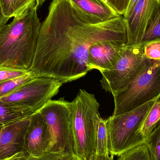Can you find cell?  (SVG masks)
<instances>
[{
    "instance_id": "obj_4",
    "label": "cell",
    "mask_w": 160,
    "mask_h": 160,
    "mask_svg": "<svg viewBox=\"0 0 160 160\" xmlns=\"http://www.w3.org/2000/svg\"><path fill=\"white\" fill-rule=\"evenodd\" d=\"M156 101H152L132 111L107 119L110 155L119 156L124 152L144 143L145 138L141 129L149 110Z\"/></svg>"
},
{
    "instance_id": "obj_16",
    "label": "cell",
    "mask_w": 160,
    "mask_h": 160,
    "mask_svg": "<svg viewBox=\"0 0 160 160\" xmlns=\"http://www.w3.org/2000/svg\"><path fill=\"white\" fill-rule=\"evenodd\" d=\"M97 155H111L109 151V136L106 119L99 118L96 132Z\"/></svg>"
},
{
    "instance_id": "obj_9",
    "label": "cell",
    "mask_w": 160,
    "mask_h": 160,
    "mask_svg": "<svg viewBox=\"0 0 160 160\" xmlns=\"http://www.w3.org/2000/svg\"><path fill=\"white\" fill-rule=\"evenodd\" d=\"M157 2V0H139L123 16L128 32L126 47L139 46Z\"/></svg>"
},
{
    "instance_id": "obj_24",
    "label": "cell",
    "mask_w": 160,
    "mask_h": 160,
    "mask_svg": "<svg viewBox=\"0 0 160 160\" xmlns=\"http://www.w3.org/2000/svg\"><path fill=\"white\" fill-rule=\"evenodd\" d=\"M119 16H123L127 11L130 0H104Z\"/></svg>"
},
{
    "instance_id": "obj_5",
    "label": "cell",
    "mask_w": 160,
    "mask_h": 160,
    "mask_svg": "<svg viewBox=\"0 0 160 160\" xmlns=\"http://www.w3.org/2000/svg\"><path fill=\"white\" fill-rule=\"evenodd\" d=\"M112 116L132 111L160 98V61H152L126 89L113 96Z\"/></svg>"
},
{
    "instance_id": "obj_30",
    "label": "cell",
    "mask_w": 160,
    "mask_h": 160,
    "mask_svg": "<svg viewBox=\"0 0 160 160\" xmlns=\"http://www.w3.org/2000/svg\"><path fill=\"white\" fill-rule=\"evenodd\" d=\"M9 19V18H4L3 19L2 21H0V31H1L2 28L5 24H6L7 22H8V21Z\"/></svg>"
},
{
    "instance_id": "obj_33",
    "label": "cell",
    "mask_w": 160,
    "mask_h": 160,
    "mask_svg": "<svg viewBox=\"0 0 160 160\" xmlns=\"http://www.w3.org/2000/svg\"><path fill=\"white\" fill-rule=\"evenodd\" d=\"M2 128H0V141H1V135H2Z\"/></svg>"
},
{
    "instance_id": "obj_11",
    "label": "cell",
    "mask_w": 160,
    "mask_h": 160,
    "mask_svg": "<svg viewBox=\"0 0 160 160\" xmlns=\"http://www.w3.org/2000/svg\"><path fill=\"white\" fill-rule=\"evenodd\" d=\"M76 15L86 24H96L120 17L104 0H68Z\"/></svg>"
},
{
    "instance_id": "obj_34",
    "label": "cell",
    "mask_w": 160,
    "mask_h": 160,
    "mask_svg": "<svg viewBox=\"0 0 160 160\" xmlns=\"http://www.w3.org/2000/svg\"><path fill=\"white\" fill-rule=\"evenodd\" d=\"M157 1L158 2H160V0H157Z\"/></svg>"
},
{
    "instance_id": "obj_14",
    "label": "cell",
    "mask_w": 160,
    "mask_h": 160,
    "mask_svg": "<svg viewBox=\"0 0 160 160\" xmlns=\"http://www.w3.org/2000/svg\"><path fill=\"white\" fill-rule=\"evenodd\" d=\"M28 108L13 105L0 100V128L33 114Z\"/></svg>"
},
{
    "instance_id": "obj_29",
    "label": "cell",
    "mask_w": 160,
    "mask_h": 160,
    "mask_svg": "<svg viewBox=\"0 0 160 160\" xmlns=\"http://www.w3.org/2000/svg\"><path fill=\"white\" fill-rule=\"evenodd\" d=\"M138 1H139V0H130L128 6V8H127V11H126L125 14L128 12L129 11L132 9V8L134 6V5L136 4V3ZM125 14H124V15H125Z\"/></svg>"
},
{
    "instance_id": "obj_35",
    "label": "cell",
    "mask_w": 160,
    "mask_h": 160,
    "mask_svg": "<svg viewBox=\"0 0 160 160\" xmlns=\"http://www.w3.org/2000/svg\"><path fill=\"white\" fill-rule=\"evenodd\" d=\"M47 1V0H45V1Z\"/></svg>"
},
{
    "instance_id": "obj_31",
    "label": "cell",
    "mask_w": 160,
    "mask_h": 160,
    "mask_svg": "<svg viewBox=\"0 0 160 160\" xmlns=\"http://www.w3.org/2000/svg\"><path fill=\"white\" fill-rule=\"evenodd\" d=\"M5 17H4L2 13V8H1V3H0V21H2L3 19Z\"/></svg>"
},
{
    "instance_id": "obj_21",
    "label": "cell",
    "mask_w": 160,
    "mask_h": 160,
    "mask_svg": "<svg viewBox=\"0 0 160 160\" xmlns=\"http://www.w3.org/2000/svg\"><path fill=\"white\" fill-rule=\"evenodd\" d=\"M144 144L147 146L153 160H160V122L146 139Z\"/></svg>"
},
{
    "instance_id": "obj_13",
    "label": "cell",
    "mask_w": 160,
    "mask_h": 160,
    "mask_svg": "<svg viewBox=\"0 0 160 160\" xmlns=\"http://www.w3.org/2000/svg\"><path fill=\"white\" fill-rule=\"evenodd\" d=\"M126 45L115 41L99 42L92 45L88 51V63L92 70L100 72L112 68L120 56Z\"/></svg>"
},
{
    "instance_id": "obj_7",
    "label": "cell",
    "mask_w": 160,
    "mask_h": 160,
    "mask_svg": "<svg viewBox=\"0 0 160 160\" xmlns=\"http://www.w3.org/2000/svg\"><path fill=\"white\" fill-rule=\"evenodd\" d=\"M151 61L145 57L142 47H126L113 67L100 72L102 89L113 96L123 91L139 77Z\"/></svg>"
},
{
    "instance_id": "obj_28",
    "label": "cell",
    "mask_w": 160,
    "mask_h": 160,
    "mask_svg": "<svg viewBox=\"0 0 160 160\" xmlns=\"http://www.w3.org/2000/svg\"><path fill=\"white\" fill-rule=\"evenodd\" d=\"M60 160H81L75 155H62Z\"/></svg>"
},
{
    "instance_id": "obj_2",
    "label": "cell",
    "mask_w": 160,
    "mask_h": 160,
    "mask_svg": "<svg viewBox=\"0 0 160 160\" xmlns=\"http://www.w3.org/2000/svg\"><path fill=\"white\" fill-rule=\"evenodd\" d=\"M39 0L0 31V68L30 70L41 23L38 15Z\"/></svg>"
},
{
    "instance_id": "obj_26",
    "label": "cell",
    "mask_w": 160,
    "mask_h": 160,
    "mask_svg": "<svg viewBox=\"0 0 160 160\" xmlns=\"http://www.w3.org/2000/svg\"><path fill=\"white\" fill-rule=\"evenodd\" d=\"M62 156L60 154L47 152L37 160H60Z\"/></svg>"
},
{
    "instance_id": "obj_6",
    "label": "cell",
    "mask_w": 160,
    "mask_h": 160,
    "mask_svg": "<svg viewBox=\"0 0 160 160\" xmlns=\"http://www.w3.org/2000/svg\"><path fill=\"white\" fill-rule=\"evenodd\" d=\"M38 112L45 119L51 135V146L48 152L75 155L71 128V102L64 98L51 99Z\"/></svg>"
},
{
    "instance_id": "obj_17",
    "label": "cell",
    "mask_w": 160,
    "mask_h": 160,
    "mask_svg": "<svg viewBox=\"0 0 160 160\" xmlns=\"http://www.w3.org/2000/svg\"><path fill=\"white\" fill-rule=\"evenodd\" d=\"M35 0H0L4 17L10 19L20 15Z\"/></svg>"
},
{
    "instance_id": "obj_8",
    "label": "cell",
    "mask_w": 160,
    "mask_h": 160,
    "mask_svg": "<svg viewBox=\"0 0 160 160\" xmlns=\"http://www.w3.org/2000/svg\"><path fill=\"white\" fill-rule=\"evenodd\" d=\"M62 84L53 78L35 77L0 100L36 113L58 94Z\"/></svg>"
},
{
    "instance_id": "obj_10",
    "label": "cell",
    "mask_w": 160,
    "mask_h": 160,
    "mask_svg": "<svg viewBox=\"0 0 160 160\" xmlns=\"http://www.w3.org/2000/svg\"><path fill=\"white\" fill-rule=\"evenodd\" d=\"M52 137L48 125L39 112L31 117L24 138L25 151L34 158H40L48 151Z\"/></svg>"
},
{
    "instance_id": "obj_25",
    "label": "cell",
    "mask_w": 160,
    "mask_h": 160,
    "mask_svg": "<svg viewBox=\"0 0 160 160\" xmlns=\"http://www.w3.org/2000/svg\"><path fill=\"white\" fill-rule=\"evenodd\" d=\"M37 159L38 158H34L29 155L26 151H23L3 160H37Z\"/></svg>"
},
{
    "instance_id": "obj_15",
    "label": "cell",
    "mask_w": 160,
    "mask_h": 160,
    "mask_svg": "<svg viewBox=\"0 0 160 160\" xmlns=\"http://www.w3.org/2000/svg\"><path fill=\"white\" fill-rule=\"evenodd\" d=\"M158 40H160V2H158L139 46L143 48L150 42Z\"/></svg>"
},
{
    "instance_id": "obj_19",
    "label": "cell",
    "mask_w": 160,
    "mask_h": 160,
    "mask_svg": "<svg viewBox=\"0 0 160 160\" xmlns=\"http://www.w3.org/2000/svg\"><path fill=\"white\" fill-rule=\"evenodd\" d=\"M35 77H36L30 71L22 77L0 83V99L13 93Z\"/></svg>"
},
{
    "instance_id": "obj_18",
    "label": "cell",
    "mask_w": 160,
    "mask_h": 160,
    "mask_svg": "<svg viewBox=\"0 0 160 160\" xmlns=\"http://www.w3.org/2000/svg\"><path fill=\"white\" fill-rule=\"evenodd\" d=\"M160 122V100H157L149 110L141 129L145 138L149 136Z\"/></svg>"
},
{
    "instance_id": "obj_12",
    "label": "cell",
    "mask_w": 160,
    "mask_h": 160,
    "mask_svg": "<svg viewBox=\"0 0 160 160\" xmlns=\"http://www.w3.org/2000/svg\"><path fill=\"white\" fill-rule=\"evenodd\" d=\"M32 116V115H31ZM8 124L2 128L0 141V160L25 151L24 138L31 117Z\"/></svg>"
},
{
    "instance_id": "obj_22",
    "label": "cell",
    "mask_w": 160,
    "mask_h": 160,
    "mask_svg": "<svg viewBox=\"0 0 160 160\" xmlns=\"http://www.w3.org/2000/svg\"><path fill=\"white\" fill-rule=\"evenodd\" d=\"M30 72V70L25 69L0 68V83L22 77Z\"/></svg>"
},
{
    "instance_id": "obj_3",
    "label": "cell",
    "mask_w": 160,
    "mask_h": 160,
    "mask_svg": "<svg viewBox=\"0 0 160 160\" xmlns=\"http://www.w3.org/2000/svg\"><path fill=\"white\" fill-rule=\"evenodd\" d=\"M71 102L74 153L81 160H90L96 155L100 104L94 94L83 89H80Z\"/></svg>"
},
{
    "instance_id": "obj_32",
    "label": "cell",
    "mask_w": 160,
    "mask_h": 160,
    "mask_svg": "<svg viewBox=\"0 0 160 160\" xmlns=\"http://www.w3.org/2000/svg\"><path fill=\"white\" fill-rule=\"evenodd\" d=\"M39 4H40V5H41L45 2V0H39Z\"/></svg>"
},
{
    "instance_id": "obj_20",
    "label": "cell",
    "mask_w": 160,
    "mask_h": 160,
    "mask_svg": "<svg viewBox=\"0 0 160 160\" xmlns=\"http://www.w3.org/2000/svg\"><path fill=\"white\" fill-rule=\"evenodd\" d=\"M118 157L117 160H153L144 143L130 149Z\"/></svg>"
},
{
    "instance_id": "obj_1",
    "label": "cell",
    "mask_w": 160,
    "mask_h": 160,
    "mask_svg": "<svg viewBox=\"0 0 160 160\" xmlns=\"http://www.w3.org/2000/svg\"><path fill=\"white\" fill-rule=\"evenodd\" d=\"M107 41L127 46L123 16L98 24H86L68 0H52L41 24L29 70L35 77L53 78L62 84L79 79L92 70L88 63L89 48Z\"/></svg>"
},
{
    "instance_id": "obj_27",
    "label": "cell",
    "mask_w": 160,
    "mask_h": 160,
    "mask_svg": "<svg viewBox=\"0 0 160 160\" xmlns=\"http://www.w3.org/2000/svg\"><path fill=\"white\" fill-rule=\"evenodd\" d=\"M114 156L112 155H96L90 160H114Z\"/></svg>"
},
{
    "instance_id": "obj_23",
    "label": "cell",
    "mask_w": 160,
    "mask_h": 160,
    "mask_svg": "<svg viewBox=\"0 0 160 160\" xmlns=\"http://www.w3.org/2000/svg\"><path fill=\"white\" fill-rule=\"evenodd\" d=\"M145 57L152 61H160V40L150 42L143 47Z\"/></svg>"
}]
</instances>
